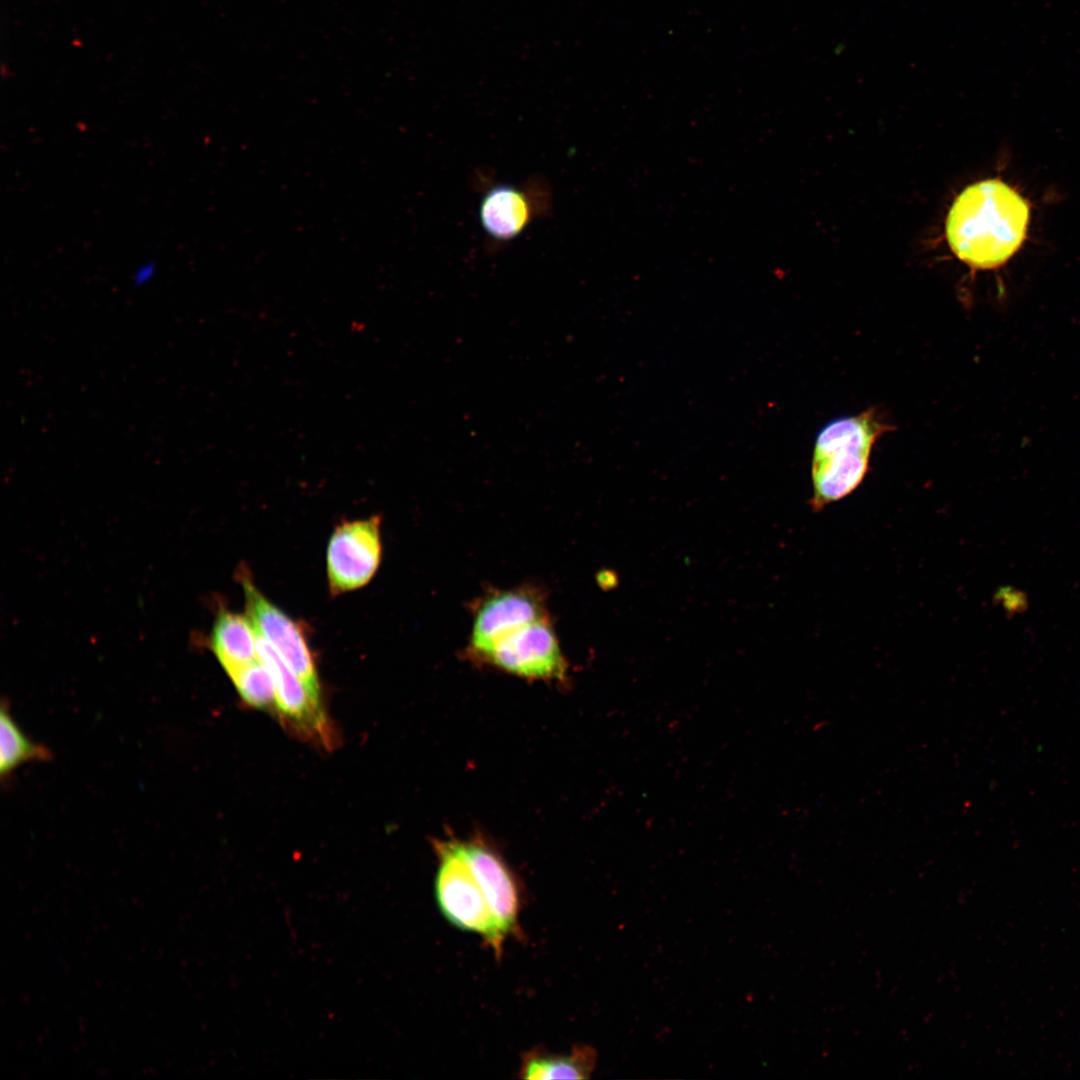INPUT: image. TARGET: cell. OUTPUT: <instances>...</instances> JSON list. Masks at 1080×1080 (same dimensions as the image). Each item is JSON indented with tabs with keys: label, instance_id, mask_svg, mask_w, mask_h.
I'll use <instances>...</instances> for the list:
<instances>
[{
	"label": "cell",
	"instance_id": "6da1fadb",
	"mask_svg": "<svg viewBox=\"0 0 1080 1080\" xmlns=\"http://www.w3.org/2000/svg\"><path fill=\"white\" fill-rule=\"evenodd\" d=\"M1030 206L1000 179L964 189L946 219V237L953 253L974 269H993L1007 262L1023 244Z\"/></svg>",
	"mask_w": 1080,
	"mask_h": 1080
},
{
	"label": "cell",
	"instance_id": "7a4b0ae2",
	"mask_svg": "<svg viewBox=\"0 0 1080 1080\" xmlns=\"http://www.w3.org/2000/svg\"><path fill=\"white\" fill-rule=\"evenodd\" d=\"M890 430L875 408L831 421L817 435L812 457L815 511L849 495L864 479L877 439Z\"/></svg>",
	"mask_w": 1080,
	"mask_h": 1080
},
{
	"label": "cell",
	"instance_id": "3957f363",
	"mask_svg": "<svg viewBox=\"0 0 1080 1080\" xmlns=\"http://www.w3.org/2000/svg\"><path fill=\"white\" fill-rule=\"evenodd\" d=\"M439 867L435 895L440 911L455 927L480 934L501 953L504 939L499 934L484 894L467 863L459 841L439 842Z\"/></svg>",
	"mask_w": 1080,
	"mask_h": 1080
},
{
	"label": "cell",
	"instance_id": "277c9868",
	"mask_svg": "<svg viewBox=\"0 0 1080 1080\" xmlns=\"http://www.w3.org/2000/svg\"><path fill=\"white\" fill-rule=\"evenodd\" d=\"M381 519L342 521L328 541L326 569L329 592L333 596L367 585L376 574L382 557Z\"/></svg>",
	"mask_w": 1080,
	"mask_h": 1080
},
{
	"label": "cell",
	"instance_id": "5b68a950",
	"mask_svg": "<svg viewBox=\"0 0 1080 1080\" xmlns=\"http://www.w3.org/2000/svg\"><path fill=\"white\" fill-rule=\"evenodd\" d=\"M246 613L256 632L278 652L289 668L314 694L320 683L314 656L302 625L273 604L255 586L246 569L241 570Z\"/></svg>",
	"mask_w": 1080,
	"mask_h": 1080
},
{
	"label": "cell",
	"instance_id": "8992f818",
	"mask_svg": "<svg viewBox=\"0 0 1080 1080\" xmlns=\"http://www.w3.org/2000/svg\"><path fill=\"white\" fill-rule=\"evenodd\" d=\"M479 661L528 679L563 680L567 672L549 617L504 636Z\"/></svg>",
	"mask_w": 1080,
	"mask_h": 1080
},
{
	"label": "cell",
	"instance_id": "52a82bcc",
	"mask_svg": "<svg viewBox=\"0 0 1080 1080\" xmlns=\"http://www.w3.org/2000/svg\"><path fill=\"white\" fill-rule=\"evenodd\" d=\"M543 593L521 586L495 591L475 609L468 651L479 659L501 638L531 622L548 618Z\"/></svg>",
	"mask_w": 1080,
	"mask_h": 1080
},
{
	"label": "cell",
	"instance_id": "ba28073f",
	"mask_svg": "<svg viewBox=\"0 0 1080 1080\" xmlns=\"http://www.w3.org/2000/svg\"><path fill=\"white\" fill-rule=\"evenodd\" d=\"M257 655L271 670L276 689L275 704L290 726L305 735L329 739V725L320 695L312 693L289 668L278 652L257 633Z\"/></svg>",
	"mask_w": 1080,
	"mask_h": 1080
},
{
	"label": "cell",
	"instance_id": "9c48e42d",
	"mask_svg": "<svg viewBox=\"0 0 1080 1080\" xmlns=\"http://www.w3.org/2000/svg\"><path fill=\"white\" fill-rule=\"evenodd\" d=\"M459 842L484 894L495 926L504 939L518 929L519 892L512 873L491 848L478 842Z\"/></svg>",
	"mask_w": 1080,
	"mask_h": 1080
},
{
	"label": "cell",
	"instance_id": "30bf717a",
	"mask_svg": "<svg viewBox=\"0 0 1080 1080\" xmlns=\"http://www.w3.org/2000/svg\"><path fill=\"white\" fill-rule=\"evenodd\" d=\"M544 192L495 184L482 195L480 223L490 240L505 243L518 237L544 208Z\"/></svg>",
	"mask_w": 1080,
	"mask_h": 1080
},
{
	"label": "cell",
	"instance_id": "8fae6325",
	"mask_svg": "<svg viewBox=\"0 0 1080 1080\" xmlns=\"http://www.w3.org/2000/svg\"><path fill=\"white\" fill-rule=\"evenodd\" d=\"M210 645L227 675L258 658L257 632L248 616L223 609L213 624Z\"/></svg>",
	"mask_w": 1080,
	"mask_h": 1080
},
{
	"label": "cell",
	"instance_id": "7c38bea8",
	"mask_svg": "<svg viewBox=\"0 0 1080 1080\" xmlns=\"http://www.w3.org/2000/svg\"><path fill=\"white\" fill-rule=\"evenodd\" d=\"M596 1059L595 1049L587 1045L574 1047L569 1055L532 1051L523 1059L520 1077L531 1080L588 1079Z\"/></svg>",
	"mask_w": 1080,
	"mask_h": 1080
},
{
	"label": "cell",
	"instance_id": "4fadbf2b",
	"mask_svg": "<svg viewBox=\"0 0 1080 1080\" xmlns=\"http://www.w3.org/2000/svg\"><path fill=\"white\" fill-rule=\"evenodd\" d=\"M0 773L9 776L17 767L29 761L49 758L48 750L26 736L5 706L0 718Z\"/></svg>",
	"mask_w": 1080,
	"mask_h": 1080
},
{
	"label": "cell",
	"instance_id": "5bb4252c",
	"mask_svg": "<svg viewBox=\"0 0 1080 1080\" xmlns=\"http://www.w3.org/2000/svg\"><path fill=\"white\" fill-rule=\"evenodd\" d=\"M228 676L247 704L256 708H267L275 703L273 674L259 658Z\"/></svg>",
	"mask_w": 1080,
	"mask_h": 1080
},
{
	"label": "cell",
	"instance_id": "9a60e30c",
	"mask_svg": "<svg viewBox=\"0 0 1080 1080\" xmlns=\"http://www.w3.org/2000/svg\"><path fill=\"white\" fill-rule=\"evenodd\" d=\"M155 266L153 263H146L141 266L134 274L133 284L134 286H141L148 282L154 275Z\"/></svg>",
	"mask_w": 1080,
	"mask_h": 1080
}]
</instances>
